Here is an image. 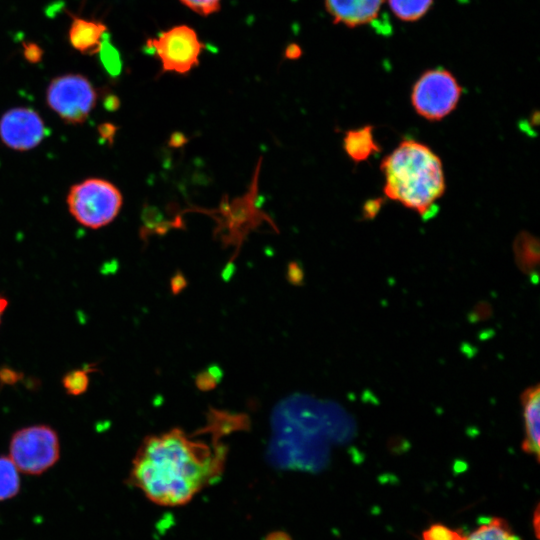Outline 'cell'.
Masks as SVG:
<instances>
[{
	"label": "cell",
	"mask_w": 540,
	"mask_h": 540,
	"mask_svg": "<svg viewBox=\"0 0 540 540\" xmlns=\"http://www.w3.org/2000/svg\"><path fill=\"white\" fill-rule=\"evenodd\" d=\"M187 141L188 139L185 137V135L180 132H176L171 135L169 145L172 147H180Z\"/></svg>",
	"instance_id": "obj_24"
},
{
	"label": "cell",
	"mask_w": 540,
	"mask_h": 540,
	"mask_svg": "<svg viewBox=\"0 0 540 540\" xmlns=\"http://www.w3.org/2000/svg\"><path fill=\"white\" fill-rule=\"evenodd\" d=\"M20 487V471L9 456H0V502L14 498Z\"/></svg>",
	"instance_id": "obj_14"
},
{
	"label": "cell",
	"mask_w": 540,
	"mask_h": 540,
	"mask_svg": "<svg viewBox=\"0 0 540 540\" xmlns=\"http://www.w3.org/2000/svg\"><path fill=\"white\" fill-rule=\"evenodd\" d=\"M381 201L379 199L368 201L364 206V215L366 217H373L379 211Z\"/></svg>",
	"instance_id": "obj_20"
},
{
	"label": "cell",
	"mask_w": 540,
	"mask_h": 540,
	"mask_svg": "<svg viewBox=\"0 0 540 540\" xmlns=\"http://www.w3.org/2000/svg\"><path fill=\"white\" fill-rule=\"evenodd\" d=\"M465 535L458 530L441 524L430 526L422 534V540H464Z\"/></svg>",
	"instance_id": "obj_18"
},
{
	"label": "cell",
	"mask_w": 540,
	"mask_h": 540,
	"mask_svg": "<svg viewBox=\"0 0 540 540\" xmlns=\"http://www.w3.org/2000/svg\"><path fill=\"white\" fill-rule=\"evenodd\" d=\"M384 193L426 216L445 191L440 158L426 145L403 140L381 163Z\"/></svg>",
	"instance_id": "obj_2"
},
{
	"label": "cell",
	"mask_w": 540,
	"mask_h": 540,
	"mask_svg": "<svg viewBox=\"0 0 540 540\" xmlns=\"http://www.w3.org/2000/svg\"><path fill=\"white\" fill-rule=\"evenodd\" d=\"M288 275H289V279L292 282H295V281H300L302 279L303 274L299 265L295 262H291L288 266Z\"/></svg>",
	"instance_id": "obj_22"
},
{
	"label": "cell",
	"mask_w": 540,
	"mask_h": 540,
	"mask_svg": "<svg viewBox=\"0 0 540 540\" xmlns=\"http://www.w3.org/2000/svg\"><path fill=\"white\" fill-rule=\"evenodd\" d=\"M343 143L346 153L355 162L366 160L370 155L380 150L374 140L372 126L348 131Z\"/></svg>",
	"instance_id": "obj_12"
},
{
	"label": "cell",
	"mask_w": 540,
	"mask_h": 540,
	"mask_svg": "<svg viewBox=\"0 0 540 540\" xmlns=\"http://www.w3.org/2000/svg\"><path fill=\"white\" fill-rule=\"evenodd\" d=\"M464 540H521L501 518H491L481 524Z\"/></svg>",
	"instance_id": "obj_13"
},
{
	"label": "cell",
	"mask_w": 540,
	"mask_h": 540,
	"mask_svg": "<svg viewBox=\"0 0 540 540\" xmlns=\"http://www.w3.org/2000/svg\"><path fill=\"white\" fill-rule=\"evenodd\" d=\"M461 87L447 70L426 71L413 86L411 100L415 111L428 120H440L456 107Z\"/></svg>",
	"instance_id": "obj_5"
},
{
	"label": "cell",
	"mask_w": 540,
	"mask_h": 540,
	"mask_svg": "<svg viewBox=\"0 0 540 540\" xmlns=\"http://www.w3.org/2000/svg\"><path fill=\"white\" fill-rule=\"evenodd\" d=\"M115 132L116 127L110 123H105L99 126V133L101 134V136L110 142L112 141Z\"/></svg>",
	"instance_id": "obj_21"
},
{
	"label": "cell",
	"mask_w": 540,
	"mask_h": 540,
	"mask_svg": "<svg viewBox=\"0 0 540 540\" xmlns=\"http://www.w3.org/2000/svg\"><path fill=\"white\" fill-rule=\"evenodd\" d=\"M184 5L200 15H210L220 8L221 0H180Z\"/></svg>",
	"instance_id": "obj_19"
},
{
	"label": "cell",
	"mask_w": 540,
	"mask_h": 540,
	"mask_svg": "<svg viewBox=\"0 0 540 540\" xmlns=\"http://www.w3.org/2000/svg\"><path fill=\"white\" fill-rule=\"evenodd\" d=\"M62 385L70 395H80L84 393L89 386L88 373L84 369H75L65 374L62 379Z\"/></svg>",
	"instance_id": "obj_17"
},
{
	"label": "cell",
	"mask_w": 540,
	"mask_h": 540,
	"mask_svg": "<svg viewBox=\"0 0 540 540\" xmlns=\"http://www.w3.org/2000/svg\"><path fill=\"white\" fill-rule=\"evenodd\" d=\"M384 0H325V6L335 23L354 27L374 20Z\"/></svg>",
	"instance_id": "obj_9"
},
{
	"label": "cell",
	"mask_w": 540,
	"mask_h": 540,
	"mask_svg": "<svg viewBox=\"0 0 540 540\" xmlns=\"http://www.w3.org/2000/svg\"><path fill=\"white\" fill-rule=\"evenodd\" d=\"M105 31L106 26L100 22L74 17L69 30V40L76 50L92 55L100 51Z\"/></svg>",
	"instance_id": "obj_11"
},
{
	"label": "cell",
	"mask_w": 540,
	"mask_h": 540,
	"mask_svg": "<svg viewBox=\"0 0 540 540\" xmlns=\"http://www.w3.org/2000/svg\"><path fill=\"white\" fill-rule=\"evenodd\" d=\"M147 47L155 51L165 72L185 74L198 64L203 44L195 30L179 25L149 39Z\"/></svg>",
	"instance_id": "obj_7"
},
{
	"label": "cell",
	"mask_w": 540,
	"mask_h": 540,
	"mask_svg": "<svg viewBox=\"0 0 540 540\" xmlns=\"http://www.w3.org/2000/svg\"><path fill=\"white\" fill-rule=\"evenodd\" d=\"M90 81L79 74H66L51 81L46 92L48 106L66 123L84 122L96 103Z\"/></svg>",
	"instance_id": "obj_6"
},
{
	"label": "cell",
	"mask_w": 540,
	"mask_h": 540,
	"mask_svg": "<svg viewBox=\"0 0 540 540\" xmlns=\"http://www.w3.org/2000/svg\"><path fill=\"white\" fill-rule=\"evenodd\" d=\"M393 13L404 21L421 18L430 8L433 0H388Z\"/></svg>",
	"instance_id": "obj_16"
},
{
	"label": "cell",
	"mask_w": 540,
	"mask_h": 540,
	"mask_svg": "<svg viewBox=\"0 0 540 540\" xmlns=\"http://www.w3.org/2000/svg\"><path fill=\"white\" fill-rule=\"evenodd\" d=\"M47 135L40 115L26 107H16L0 118V139L15 151H28L39 145Z\"/></svg>",
	"instance_id": "obj_8"
},
{
	"label": "cell",
	"mask_w": 540,
	"mask_h": 540,
	"mask_svg": "<svg viewBox=\"0 0 540 540\" xmlns=\"http://www.w3.org/2000/svg\"><path fill=\"white\" fill-rule=\"evenodd\" d=\"M119 189L101 178H88L73 185L67 196L70 214L81 225L98 229L111 223L122 207Z\"/></svg>",
	"instance_id": "obj_3"
},
{
	"label": "cell",
	"mask_w": 540,
	"mask_h": 540,
	"mask_svg": "<svg viewBox=\"0 0 540 540\" xmlns=\"http://www.w3.org/2000/svg\"><path fill=\"white\" fill-rule=\"evenodd\" d=\"M226 454L222 444L173 429L143 440L128 481L155 504L184 505L220 478Z\"/></svg>",
	"instance_id": "obj_1"
},
{
	"label": "cell",
	"mask_w": 540,
	"mask_h": 540,
	"mask_svg": "<svg viewBox=\"0 0 540 540\" xmlns=\"http://www.w3.org/2000/svg\"><path fill=\"white\" fill-rule=\"evenodd\" d=\"M517 264L525 271L531 272L538 264V241L530 234L521 233L514 244Z\"/></svg>",
	"instance_id": "obj_15"
},
{
	"label": "cell",
	"mask_w": 540,
	"mask_h": 540,
	"mask_svg": "<svg viewBox=\"0 0 540 540\" xmlns=\"http://www.w3.org/2000/svg\"><path fill=\"white\" fill-rule=\"evenodd\" d=\"M7 306H8L7 299L0 295V323H1L2 316H3Z\"/></svg>",
	"instance_id": "obj_25"
},
{
	"label": "cell",
	"mask_w": 540,
	"mask_h": 540,
	"mask_svg": "<svg viewBox=\"0 0 540 540\" xmlns=\"http://www.w3.org/2000/svg\"><path fill=\"white\" fill-rule=\"evenodd\" d=\"M60 450L56 430L46 424H36L13 433L8 456L21 473L37 476L58 462Z\"/></svg>",
	"instance_id": "obj_4"
},
{
	"label": "cell",
	"mask_w": 540,
	"mask_h": 540,
	"mask_svg": "<svg viewBox=\"0 0 540 540\" xmlns=\"http://www.w3.org/2000/svg\"><path fill=\"white\" fill-rule=\"evenodd\" d=\"M25 55L30 61H38L41 56V50L35 45H28L25 49Z\"/></svg>",
	"instance_id": "obj_23"
},
{
	"label": "cell",
	"mask_w": 540,
	"mask_h": 540,
	"mask_svg": "<svg viewBox=\"0 0 540 540\" xmlns=\"http://www.w3.org/2000/svg\"><path fill=\"white\" fill-rule=\"evenodd\" d=\"M267 540H290L287 536H285L284 534H273V535H270Z\"/></svg>",
	"instance_id": "obj_26"
},
{
	"label": "cell",
	"mask_w": 540,
	"mask_h": 540,
	"mask_svg": "<svg viewBox=\"0 0 540 540\" xmlns=\"http://www.w3.org/2000/svg\"><path fill=\"white\" fill-rule=\"evenodd\" d=\"M525 424V438L522 449L539 459L540 440V390L535 385L527 388L521 395Z\"/></svg>",
	"instance_id": "obj_10"
}]
</instances>
